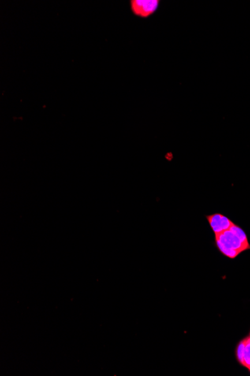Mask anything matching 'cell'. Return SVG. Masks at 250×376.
Here are the masks:
<instances>
[{
    "mask_svg": "<svg viewBox=\"0 0 250 376\" xmlns=\"http://www.w3.org/2000/svg\"><path fill=\"white\" fill-rule=\"evenodd\" d=\"M215 242L220 252L230 259H235L241 253L250 250L247 234L236 224L215 236Z\"/></svg>",
    "mask_w": 250,
    "mask_h": 376,
    "instance_id": "6da1fadb",
    "label": "cell"
},
{
    "mask_svg": "<svg viewBox=\"0 0 250 376\" xmlns=\"http://www.w3.org/2000/svg\"><path fill=\"white\" fill-rule=\"evenodd\" d=\"M206 218L215 236L221 235L226 230L229 229L235 224L228 217H225L221 213L209 215L206 217Z\"/></svg>",
    "mask_w": 250,
    "mask_h": 376,
    "instance_id": "7a4b0ae2",
    "label": "cell"
},
{
    "mask_svg": "<svg viewBox=\"0 0 250 376\" xmlns=\"http://www.w3.org/2000/svg\"><path fill=\"white\" fill-rule=\"evenodd\" d=\"M159 1H131L132 13L141 17H149L158 9Z\"/></svg>",
    "mask_w": 250,
    "mask_h": 376,
    "instance_id": "3957f363",
    "label": "cell"
},
{
    "mask_svg": "<svg viewBox=\"0 0 250 376\" xmlns=\"http://www.w3.org/2000/svg\"><path fill=\"white\" fill-rule=\"evenodd\" d=\"M246 340H242L238 345H237V351H236V356H237V360L240 364L244 365V350H245Z\"/></svg>",
    "mask_w": 250,
    "mask_h": 376,
    "instance_id": "277c9868",
    "label": "cell"
},
{
    "mask_svg": "<svg viewBox=\"0 0 250 376\" xmlns=\"http://www.w3.org/2000/svg\"><path fill=\"white\" fill-rule=\"evenodd\" d=\"M245 350H244V365L250 370V341L248 338H246Z\"/></svg>",
    "mask_w": 250,
    "mask_h": 376,
    "instance_id": "5b68a950",
    "label": "cell"
}]
</instances>
